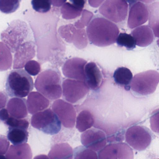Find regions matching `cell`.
Segmentation results:
<instances>
[{"instance_id":"2e32d148","label":"cell","mask_w":159,"mask_h":159,"mask_svg":"<svg viewBox=\"0 0 159 159\" xmlns=\"http://www.w3.org/2000/svg\"><path fill=\"white\" fill-rule=\"evenodd\" d=\"M84 72L86 76L85 83L88 87L93 90L99 89L103 83V77L101 70L96 64L93 62L86 64Z\"/></svg>"},{"instance_id":"44dd1931","label":"cell","mask_w":159,"mask_h":159,"mask_svg":"<svg viewBox=\"0 0 159 159\" xmlns=\"http://www.w3.org/2000/svg\"><path fill=\"white\" fill-rule=\"evenodd\" d=\"M6 159H31L32 152L27 143L11 145L6 153Z\"/></svg>"},{"instance_id":"d6986e66","label":"cell","mask_w":159,"mask_h":159,"mask_svg":"<svg viewBox=\"0 0 159 159\" xmlns=\"http://www.w3.org/2000/svg\"><path fill=\"white\" fill-rule=\"evenodd\" d=\"M131 34L135 40L136 45L139 47L148 46L154 39L152 30L148 25L137 27L132 31Z\"/></svg>"},{"instance_id":"d4e9b609","label":"cell","mask_w":159,"mask_h":159,"mask_svg":"<svg viewBox=\"0 0 159 159\" xmlns=\"http://www.w3.org/2000/svg\"><path fill=\"white\" fill-rule=\"evenodd\" d=\"M12 63L11 52L2 42H0V71L10 69Z\"/></svg>"},{"instance_id":"484cf974","label":"cell","mask_w":159,"mask_h":159,"mask_svg":"<svg viewBox=\"0 0 159 159\" xmlns=\"http://www.w3.org/2000/svg\"><path fill=\"white\" fill-rule=\"evenodd\" d=\"M113 78L115 82L118 84L124 86H128L132 81L133 74L131 70L126 67L118 68L113 74Z\"/></svg>"},{"instance_id":"74e56055","label":"cell","mask_w":159,"mask_h":159,"mask_svg":"<svg viewBox=\"0 0 159 159\" xmlns=\"http://www.w3.org/2000/svg\"><path fill=\"white\" fill-rule=\"evenodd\" d=\"M34 159H50L47 155L45 154H40L34 157Z\"/></svg>"},{"instance_id":"8d00e7d4","label":"cell","mask_w":159,"mask_h":159,"mask_svg":"<svg viewBox=\"0 0 159 159\" xmlns=\"http://www.w3.org/2000/svg\"><path fill=\"white\" fill-rule=\"evenodd\" d=\"M51 3L53 5L56 6H60L62 4H64L65 2H66V1H51Z\"/></svg>"},{"instance_id":"83f0119b","label":"cell","mask_w":159,"mask_h":159,"mask_svg":"<svg viewBox=\"0 0 159 159\" xmlns=\"http://www.w3.org/2000/svg\"><path fill=\"white\" fill-rule=\"evenodd\" d=\"M20 2L19 0H0V11L7 14L15 12L20 7Z\"/></svg>"},{"instance_id":"52a82bcc","label":"cell","mask_w":159,"mask_h":159,"mask_svg":"<svg viewBox=\"0 0 159 159\" xmlns=\"http://www.w3.org/2000/svg\"><path fill=\"white\" fill-rule=\"evenodd\" d=\"M125 136V140L128 145L139 151L147 149L152 142L151 134L145 126H131L127 129Z\"/></svg>"},{"instance_id":"ba28073f","label":"cell","mask_w":159,"mask_h":159,"mask_svg":"<svg viewBox=\"0 0 159 159\" xmlns=\"http://www.w3.org/2000/svg\"><path fill=\"white\" fill-rule=\"evenodd\" d=\"M128 3L124 0H107L99 9L106 18L114 23L125 20L128 13Z\"/></svg>"},{"instance_id":"e0dca14e","label":"cell","mask_w":159,"mask_h":159,"mask_svg":"<svg viewBox=\"0 0 159 159\" xmlns=\"http://www.w3.org/2000/svg\"><path fill=\"white\" fill-rule=\"evenodd\" d=\"M50 102L44 96L38 92H31L26 100L27 107L30 114L43 111L50 106Z\"/></svg>"},{"instance_id":"7402d4cb","label":"cell","mask_w":159,"mask_h":159,"mask_svg":"<svg viewBox=\"0 0 159 159\" xmlns=\"http://www.w3.org/2000/svg\"><path fill=\"white\" fill-rule=\"evenodd\" d=\"M48 157L50 159H73V150L68 143H58L52 147Z\"/></svg>"},{"instance_id":"7c38bea8","label":"cell","mask_w":159,"mask_h":159,"mask_svg":"<svg viewBox=\"0 0 159 159\" xmlns=\"http://www.w3.org/2000/svg\"><path fill=\"white\" fill-rule=\"evenodd\" d=\"M82 144L85 148L95 152L100 151L107 145V140L105 133L98 129H89L81 135Z\"/></svg>"},{"instance_id":"8fae6325","label":"cell","mask_w":159,"mask_h":159,"mask_svg":"<svg viewBox=\"0 0 159 159\" xmlns=\"http://www.w3.org/2000/svg\"><path fill=\"white\" fill-rule=\"evenodd\" d=\"M98 159H134L133 149L125 143L106 145L98 152Z\"/></svg>"},{"instance_id":"4316f807","label":"cell","mask_w":159,"mask_h":159,"mask_svg":"<svg viewBox=\"0 0 159 159\" xmlns=\"http://www.w3.org/2000/svg\"><path fill=\"white\" fill-rule=\"evenodd\" d=\"M74 159H98L96 152L84 146H79L73 150Z\"/></svg>"},{"instance_id":"f1b7e54d","label":"cell","mask_w":159,"mask_h":159,"mask_svg":"<svg viewBox=\"0 0 159 159\" xmlns=\"http://www.w3.org/2000/svg\"><path fill=\"white\" fill-rule=\"evenodd\" d=\"M116 42L119 46H124L128 49H134L135 48L136 43L134 38L127 33H120L117 38Z\"/></svg>"},{"instance_id":"6da1fadb","label":"cell","mask_w":159,"mask_h":159,"mask_svg":"<svg viewBox=\"0 0 159 159\" xmlns=\"http://www.w3.org/2000/svg\"><path fill=\"white\" fill-rule=\"evenodd\" d=\"M86 30L89 41L99 47H106L116 42L120 32L116 25L102 17L92 20Z\"/></svg>"},{"instance_id":"836d02e7","label":"cell","mask_w":159,"mask_h":159,"mask_svg":"<svg viewBox=\"0 0 159 159\" xmlns=\"http://www.w3.org/2000/svg\"><path fill=\"white\" fill-rule=\"evenodd\" d=\"M10 142L5 136L0 135V155H4L9 149Z\"/></svg>"},{"instance_id":"ffe728a7","label":"cell","mask_w":159,"mask_h":159,"mask_svg":"<svg viewBox=\"0 0 159 159\" xmlns=\"http://www.w3.org/2000/svg\"><path fill=\"white\" fill-rule=\"evenodd\" d=\"M70 2L73 3H64L61 9L62 17L66 20H71L79 17L82 12L85 3L84 0H73Z\"/></svg>"},{"instance_id":"ac0fdd59","label":"cell","mask_w":159,"mask_h":159,"mask_svg":"<svg viewBox=\"0 0 159 159\" xmlns=\"http://www.w3.org/2000/svg\"><path fill=\"white\" fill-rule=\"evenodd\" d=\"M7 110L11 117L17 119H24L28 116L26 99L13 98L8 101Z\"/></svg>"},{"instance_id":"277c9868","label":"cell","mask_w":159,"mask_h":159,"mask_svg":"<svg viewBox=\"0 0 159 159\" xmlns=\"http://www.w3.org/2000/svg\"><path fill=\"white\" fill-rule=\"evenodd\" d=\"M2 42L11 52H16L30 36V30L27 24L20 20L12 21L1 33Z\"/></svg>"},{"instance_id":"f546056e","label":"cell","mask_w":159,"mask_h":159,"mask_svg":"<svg viewBox=\"0 0 159 159\" xmlns=\"http://www.w3.org/2000/svg\"><path fill=\"white\" fill-rule=\"evenodd\" d=\"M4 124L9 126V128H20L27 130L29 122L26 119H17L10 116Z\"/></svg>"},{"instance_id":"5bb4252c","label":"cell","mask_w":159,"mask_h":159,"mask_svg":"<svg viewBox=\"0 0 159 159\" xmlns=\"http://www.w3.org/2000/svg\"><path fill=\"white\" fill-rule=\"evenodd\" d=\"M35 55V43L31 41H28L24 43L15 54L13 68L14 69H21L25 67V64L33 59Z\"/></svg>"},{"instance_id":"4fadbf2b","label":"cell","mask_w":159,"mask_h":159,"mask_svg":"<svg viewBox=\"0 0 159 159\" xmlns=\"http://www.w3.org/2000/svg\"><path fill=\"white\" fill-rule=\"evenodd\" d=\"M87 61L80 57L70 58L66 61L62 67V71L65 77L73 80L85 82L86 76L84 68Z\"/></svg>"},{"instance_id":"1f68e13d","label":"cell","mask_w":159,"mask_h":159,"mask_svg":"<svg viewBox=\"0 0 159 159\" xmlns=\"http://www.w3.org/2000/svg\"><path fill=\"white\" fill-rule=\"evenodd\" d=\"M93 16V13L86 10H84L82 12L81 18L75 23V26L79 29H83L88 25Z\"/></svg>"},{"instance_id":"d590c367","label":"cell","mask_w":159,"mask_h":159,"mask_svg":"<svg viewBox=\"0 0 159 159\" xmlns=\"http://www.w3.org/2000/svg\"><path fill=\"white\" fill-rule=\"evenodd\" d=\"M10 115L7 111V109L3 108L0 110V121L5 123L8 118L10 117Z\"/></svg>"},{"instance_id":"e575fe53","label":"cell","mask_w":159,"mask_h":159,"mask_svg":"<svg viewBox=\"0 0 159 159\" xmlns=\"http://www.w3.org/2000/svg\"><path fill=\"white\" fill-rule=\"evenodd\" d=\"M7 94L3 92L0 91V110L4 108L8 101Z\"/></svg>"},{"instance_id":"f35d334b","label":"cell","mask_w":159,"mask_h":159,"mask_svg":"<svg viewBox=\"0 0 159 159\" xmlns=\"http://www.w3.org/2000/svg\"><path fill=\"white\" fill-rule=\"evenodd\" d=\"M0 159H6V158L4 155H0Z\"/></svg>"},{"instance_id":"9c48e42d","label":"cell","mask_w":159,"mask_h":159,"mask_svg":"<svg viewBox=\"0 0 159 159\" xmlns=\"http://www.w3.org/2000/svg\"><path fill=\"white\" fill-rule=\"evenodd\" d=\"M63 96L68 102L75 104L83 98L89 92L85 82L67 79L62 84Z\"/></svg>"},{"instance_id":"30bf717a","label":"cell","mask_w":159,"mask_h":159,"mask_svg":"<svg viewBox=\"0 0 159 159\" xmlns=\"http://www.w3.org/2000/svg\"><path fill=\"white\" fill-rule=\"evenodd\" d=\"M52 109L64 127L68 128L74 127L77 112L73 105L62 99H57L53 103Z\"/></svg>"},{"instance_id":"9a60e30c","label":"cell","mask_w":159,"mask_h":159,"mask_svg":"<svg viewBox=\"0 0 159 159\" xmlns=\"http://www.w3.org/2000/svg\"><path fill=\"white\" fill-rule=\"evenodd\" d=\"M149 16L146 5L141 2H137L130 9L127 21L128 27L133 29L145 24L148 19Z\"/></svg>"},{"instance_id":"3957f363","label":"cell","mask_w":159,"mask_h":159,"mask_svg":"<svg viewBox=\"0 0 159 159\" xmlns=\"http://www.w3.org/2000/svg\"><path fill=\"white\" fill-rule=\"evenodd\" d=\"M35 87L39 93L50 100H56L62 96L61 77L53 69H49L40 73L35 80Z\"/></svg>"},{"instance_id":"cb8c5ba5","label":"cell","mask_w":159,"mask_h":159,"mask_svg":"<svg viewBox=\"0 0 159 159\" xmlns=\"http://www.w3.org/2000/svg\"><path fill=\"white\" fill-rule=\"evenodd\" d=\"M7 138L14 145H20L27 142L29 133L27 130L20 128H9Z\"/></svg>"},{"instance_id":"4dcf8cb0","label":"cell","mask_w":159,"mask_h":159,"mask_svg":"<svg viewBox=\"0 0 159 159\" xmlns=\"http://www.w3.org/2000/svg\"><path fill=\"white\" fill-rule=\"evenodd\" d=\"M31 3L33 9L39 13H45L51 9L52 3L49 0H33Z\"/></svg>"},{"instance_id":"d6a6232c","label":"cell","mask_w":159,"mask_h":159,"mask_svg":"<svg viewBox=\"0 0 159 159\" xmlns=\"http://www.w3.org/2000/svg\"><path fill=\"white\" fill-rule=\"evenodd\" d=\"M25 70L30 76H37L41 70L40 64L35 60L28 61L25 65Z\"/></svg>"},{"instance_id":"603a6c76","label":"cell","mask_w":159,"mask_h":159,"mask_svg":"<svg viewBox=\"0 0 159 159\" xmlns=\"http://www.w3.org/2000/svg\"><path fill=\"white\" fill-rule=\"evenodd\" d=\"M76 127L80 133L89 130L93 125L94 119L92 113L89 111H81L76 118Z\"/></svg>"},{"instance_id":"7a4b0ae2","label":"cell","mask_w":159,"mask_h":159,"mask_svg":"<svg viewBox=\"0 0 159 159\" xmlns=\"http://www.w3.org/2000/svg\"><path fill=\"white\" fill-rule=\"evenodd\" d=\"M34 87L32 77L23 69L13 70L7 75L5 89L11 97H25L31 93Z\"/></svg>"},{"instance_id":"8992f818","label":"cell","mask_w":159,"mask_h":159,"mask_svg":"<svg viewBox=\"0 0 159 159\" xmlns=\"http://www.w3.org/2000/svg\"><path fill=\"white\" fill-rule=\"evenodd\" d=\"M158 71L149 70L136 74L130 84L132 90L141 95H148L154 93L159 83Z\"/></svg>"},{"instance_id":"5b68a950","label":"cell","mask_w":159,"mask_h":159,"mask_svg":"<svg viewBox=\"0 0 159 159\" xmlns=\"http://www.w3.org/2000/svg\"><path fill=\"white\" fill-rule=\"evenodd\" d=\"M31 124L34 128L47 134H58L61 129V123L51 109L38 112L32 116Z\"/></svg>"}]
</instances>
